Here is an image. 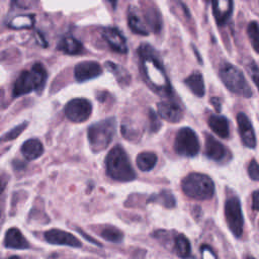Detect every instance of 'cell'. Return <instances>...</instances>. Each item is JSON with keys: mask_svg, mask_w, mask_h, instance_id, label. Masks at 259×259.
<instances>
[{"mask_svg": "<svg viewBox=\"0 0 259 259\" xmlns=\"http://www.w3.org/2000/svg\"><path fill=\"white\" fill-rule=\"evenodd\" d=\"M237 122L242 143L247 148L254 149L256 147V136L249 117L245 113L239 112L237 114Z\"/></svg>", "mask_w": 259, "mask_h": 259, "instance_id": "cell-10", "label": "cell"}, {"mask_svg": "<svg viewBox=\"0 0 259 259\" xmlns=\"http://www.w3.org/2000/svg\"><path fill=\"white\" fill-rule=\"evenodd\" d=\"M34 17L33 15H18L14 17L10 23L9 26L12 28H28L33 25Z\"/></svg>", "mask_w": 259, "mask_h": 259, "instance_id": "cell-27", "label": "cell"}, {"mask_svg": "<svg viewBox=\"0 0 259 259\" xmlns=\"http://www.w3.org/2000/svg\"><path fill=\"white\" fill-rule=\"evenodd\" d=\"M247 259H255V258H253V257H248Z\"/></svg>", "mask_w": 259, "mask_h": 259, "instance_id": "cell-38", "label": "cell"}, {"mask_svg": "<svg viewBox=\"0 0 259 259\" xmlns=\"http://www.w3.org/2000/svg\"><path fill=\"white\" fill-rule=\"evenodd\" d=\"M220 77L225 86L232 92L249 98L253 95L252 89L248 84L244 74L232 64L226 63L220 70Z\"/></svg>", "mask_w": 259, "mask_h": 259, "instance_id": "cell-6", "label": "cell"}, {"mask_svg": "<svg viewBox=\"0 0 259 259\" xmlns=\"http://www.w3.org/2000/svg\"><path fill=\"white\" fill-rule=\"evenodd\" d=\"M185 84L188 86V88L191 90L193 94H195L198 97H202L205 93V88H204V82L203 78L200 73L194 72L190 76H188L185 79Z\"/></svg>", "mask_w": 259, "mask_h": 259, "instance_id": "cell-21", "label": "cell"}, {"mask_svg": "<svg viewBox=\"0 0 259 259\" xmlns=\"http://www.w3.org/2000/svg\"><path fill=\"white\" fill-rule=\"evenodd\" d=\"M115 118L109 117L93 123L88 127V142L94 152H100L104 150L111 143L115 134Z\"/></svg>", "mask_w": 259, "mask_h": 259, "instance_id": "cell-5", "label": "cell"}, {"mask_svg": "<svg viewBox=\"0 0 259 259\" xmlns=\"http://www.w3.org/2000/svg\"><path fill=\"white\" fill-rule=\"evenodd\" d=\"M198 137L190 127H181L174 141L175 152L182 157H194L199 152Z\"/></svg>", "mask_w": 259, "mask_h": 259, "instance_id": "cell-7", "label": "cell"}, {"mask_svg": "<svg viewBox=\"0 0 259 259\" xmlns=\"http://www.w3.org/2000/svg\"><path fill=\"white\" fill-rule=\"evenodd\" d=\"M140 55L143 61L144 75L149 85L158 93L168 95L171 91L168 78L160 61L154 56L152 48L148 45H143L140 48Z\"/></svg>", "mask_w": 259, "mask_h": 259, "instance_id": "cell-1", "label": "cell"}, {"mask_svg": "<svg viewBox=\"0 0 259 259\" xmlns=\"http://www.w3.org/2000/svg\"><path fill=\"white\" fill-rule=\"evenodd\" d=\"M150 120H151L150 121L151 131L152 132H157L160 128V126H161V122L159 121L157 114L153 110L150 111Z\"/></svg>", "mask_w": 259, "mask_h": 259, "instance_id": "cell-31", "label": "cell"}, {"mask_svg": "<svg viewBox=\"0 0 259 259\" xmlns=\"http://www.w3.org/2000/svg\"><path fill=\"white\" fill-rule=\"evenodd\" d=\"M174 249L176 254L181 258H188L191 254V246L189 240L182 234H179L175 237Z\"/></svg>", "mask_w": 259, "mask_h": 259, "instance_id": "cell-23", "label": "cell"}, {"mask_svg": "<svg viewBox=\"0 0 259 259\" xmlns=\"http://www.w3.org/2000/svg\"><path fill=\"white\" fill-rule=\"evenodd\" d=\"M127 20H128L130 28L135 33H139V34H142V35H148L149 34L148 29L146 28L145 24L143 23V21L141 20V18L138 16L137 13H135L134 11L128 12Z\"/></svg>", "mask_w": 259, "mask_h": 259, "instance_id": "cell-24", "label": "cell"}, {"mask_svg": "<svg viewBox=\"0 0 259 259\" xmlns=\"http://www.w3.org/2000/svg\"><path fill=\"white\" fill-rule=\"evenodd\" d=\"M158 157L153 152H142L138 155L136 162L141 171H151L157 164Z\"/></svg>", "mask_w": 259, "mask_h": 259, "instance_id": "cell-22", "label": "cell"}, {"mask_svg": "<svg viewBox=\"0 0 259 259\" xmlns=\"http://www.w3.org/2000/svg\"><path fill=\"white\" fill-rule=\"evenodd\" d=\"M185 195L197 200H205L212 197L214 184L212 179L201 173L188 174L181 183Z\"/></svg>", "mask_w": 259, "mask_h": 259, "instance_id": "cell-4", "label": "cell"}, {"mask_svg": "<svg viewBox=\"0 0 259 259\" xmlns=\"http://www.w3.org/2000/svg\"><path fill=\"white\" fill-rule=\"evenodd\" d=\"M205 155L207 158L213 161L221 162L227 159L228 150L221 142H219L212 136L207 135L205 139Z\"/></svg>", "mask_w": 259, "mask_h": 259, "instance_id": "cell-15", "label": "cell"}, {"mask_svg": "<svg viewBox=\"0 0 259 259\" xmlns=\"http://www.w3.org/2000/svg\"><path fill=\"white\" fill-rule=\"evenodd\" d=\"M57 48L59 51H62L67 55H80L84 52L83 45L73 36L63 37L59 41Z\"/></svg>", "mask_w": 259, "mask_h": 259, "instance_id": "cell-20", "label": "cell"}, {"mask_svg": "<svg viewBox=\"0 0 259 259\" xmlns=\"http://www.w3.org/2000/svg\"><path fill=\"white\" fill-rule=\"evenodd\" d=\"M225 217L229 229L237 238L241 237L243 233L244 218L242 213L241 203L238 197L229 198L225 203Z\"/></svg>", "mask_w": 259, "mask_h": 259, "instance_id": "cell-8", "label": "cell"}, {"mask_svg": "<svg viewBox=\"0 0 259 259\" xmlns=\"http://www.w3.org/2000/svg\"><path fill=\"white\" fill-rule=\"evenodd\" d=\"M209 127L222 139H228L230 136L229 120L220 114H212L208 117Z\"/></svg>", "mask_w": 259, "mask_h": 259, "instance_id": "cell-18", "label": "cell"}, {"mask_svg": "<svg viewBox=\"0 0 259 259\" xmlns=\"http://www.w3.org/2000/svg\"><path fill=\"white\" fill-rule=\"evenodd\" d=\"M248 175L249 177L254 180V181H257L259 179V170H258V164H257V161L255 159H253L249 166H248Z\"/></svg>", "mask_w": 259, "mask_h": 259, "instance_id": "cell-30", "label": "cell"}, {"mask_svg": "<svg viewBox=\"0 0 259 259\" xmlns=\"http://www.w3.org/2000/svg\"><path fill=\"white\" fill-rule=\"evenodd\" d=\"M250 75L252 76L253 81H254V83L256 84V83H257V80H258V67H257V64H256L255 62H252L251 70H250Z\"/></svg>", "mask_w": 259, "mask_h": 259, "instance_id": "cell-33", "label": "cell"}, {"mask_svg": "<svg viewBox=\"0 0 259 259\" xmlns=\"http://www.w3.org/2000/svg\"><path fill=\"white\" fill-rule=\"evenodd\" d=\"M47 77L48 74L44 65L35 63L29 71H23L17 77L13 87V96L17 97L41 90L46 84Z\"/></svg>", "mask_w": 259, "mask_h": 259, "instance_id": "cell-3", "label": "cell"}, {"mask_svg": "<svg viewBox=\"0 0 259 259\" xmlns=\"http://www.w3.org/2000/svg\"><path fill=\"white\" fill-rule=\"evenodd\" d=\"M100 236L106 241L113 242V243L121 242L123 238V234L121 231H119L115 227H110V226L102 229V231L100 232Z\"/></svg>", "mask_w": 259, "mask_h": 259, "instance_id": "cell-26", "label": "cell"}, {"mask_svg": "<svg viewBox=\"0 0 259 259\" xmlns=\"http://www.w3.org/2000/svg\"><path fill=\"white\" fill-rule=\"evenodd\" d=\"M210 102H211L212 104H214V107H215V109H217L218 111H220V110H221V105H220V101H219V99H218V98H215V97L211 98Z\"/></svg>", "mask_w": 259, "mask_h": 259, "instance_id": "cell-35", "label": "cell"}, {"mask_svg": "<svg viewBox=\"0 0 259 259\" xmlns=\"http://www.w3.org/2000/svg\"><path fill=\"white\" fill-rule=\"evenodd\" d=\"M45 239L47 242L54 245H64L74 248H79L82 246L81 242L71 233L65 232L58 229H52L45 233Z\"/></svg>", "mask_w": 259, "mask_h": 259, "instance_id": "cell-11", "label": "cell"}, {"mask_svg": "<svg viewBox=\"0 0 259 259\" xmlns=\"http://www.w3.org/2000/svg\"><path fill=\"white\" fill-rule=\"evenodd\" d=\"M64 112L69 120L73 122H83L91 115L92 105L91 102L85 98H75L66 104Z\"/></svg>", "mask_w": 259, "mask_h": 259, "instance_id": "cell-9", "label": "cell"}, {"mask_svg": "<svg viewBox=\"0 0 259 259\" xmlns=\"http://www.w3.org/2000/svg\"><path fill=\"white\" fill-rule=\"evenodd\" d=\"M7 259H20V258L17 257V256H11V257H9V258H7Z\"/></svg>", "mask_w": 259, "mask_h": 259, "instance_id": "cell-37", "label": "cell"}, {"mask_svg": "<svg viewBox=\"0 0 259 259\" xmlns=\"http://www.w3.org/2000/svg\"><path fill=\"white\" fill-rule=\"evenodd\" d=\"M252 207L255 211H257L259 208V194L257 190H255L252 194Z\"/></svg>", "mask_w": 259, "mask_h": 259, "instance_id": "cell-34", "label": "cell"}, {"mask_svg": "<svg viewBox=\"0 0 259 259\" xmlns=\"http://www.w3.org/2000/svg\"><path fill=\"white\" fill-rule=\"evenodd\" d=\"M26 125H27V122L25 121V122H22L16 126H14L13 128H11L10 131H8L7 133H5L3 136L0 137V143L15 140L23 132V130L26 127Z\"/></svg>", "mask_w": 259, "mask_h": 259, "instance_id": "cell-29", "label": "cell"}, {"mask_svg": "<svg viewBox=\"0 0 259 259\" xmlns=\"http://www.w3.org/2000/svg\"><path fill=\"white\" fill-rule=\"evenodd\" d=\"M158 113L162 118L170 122H177L183 117V112L181 107L176 102L171 100L159 102Z\"/></svg>", "mask_w": 259, "mask_h": 259, "instance_id": "cell-14", "label": "cell"}, {"mask_svg": "<svg viewBox=\"0 0 259 259\" xmlns=\"http://www.w3.org/2000/svg\"><path fill=\"white\" fill-rule=\"evenodd\" d=\"M102 36L112 51L119 54H124L127 52V45H126L125 37L117 28H114V27L105 28L102 32Z\"/></svg>", "mask_w": 259, "mask_h": 259, "instance_id": "cell-13", "label": "cell"}, {"mask_svg": "<svg viewBox=\"0 0 259 259\" xmlns=\"http://www.w3.org/2000/svg\"><path fill=\"white\" fill-rule=\"evenodd\" d=\"M248 36L250 38V41L253 46V49L256 53H258V49H259V36H258V24L257 21H252L249 23L248 25Z\"/></svg>", "mask_w": 259, "mask_h": 259, "instance_id": "cell-28", "label": "cell"}, {"mask_svg": "<svg viewBox=\"0 0 259 259\" xmlns=\"http://www.w3.org/2000/svg\"><path fill=\"white\" fill-rule=\"evenodd\" d=\"M151 200H154L162 205H164L165 207H168V208H171V207H174L175 206V198L173 196V194L168 191V190H162L160 191L158 194H155L151 197Z\"/></svg>", "mask_w": 259, "mask_h": 259, "instance_id": "cell-25", "label": "cell"}, {"mask_svg": "<svg viewBox=\"0 0 259 259\" xmlns=\"http://www.w3.org/2000/svg\"><path fill=\"white\" fill-rule=\"evenodd\" d=\"M102 73L99 63L94 61H84L78 63L74 69V75L78 82H84L98 77Z\"/></svg>", "mask_w": 259, "mask_h": 259, "instance_id": "cell-12", "label": "cell"}, {"mask_svg": "<svg viewBox=\"0 0 259 259\" xmlns=\"http://www.w3.org/2000/svg\"><path fill=\"white\" fill-rule=\"evenodd\" d=\"M212 12L218 25H224L230 18L233 11V1L230 0H215L212 1Z\"/></svg>", "mask_w": 259, "mask_h": 259, "instance_id": "cell-16", "label": "cell"}, {"mask_svg": "<svg viewBox=\"0 0 259 259\" xmlns=\"http://www.w3.org/2000/svg\"><path fill=\"white\" fill-rule=\"evenodd\" d=\"M105 166L108 176L116 181L127 182L136 178V172L127 154L119 145H116L108 152L105 158Z\"/></svg>", "mask_w": 259, "mask_h": 259, "instance_id": "cell-2", "label": "cell"}, {"mask_svg": "<svg viewBox=\"0 0 259 259\" xmlns=\"http://www.w3.org/2000/svg\"><path fill=\"white\" fill-rule=\"evenodd\" d=\"M201 253H202V259H217L214 253L208 246H201Z\"/></svg>", "mask_w": 259, "mask_h": 259, "instance_id": "cell-32", "label": "cell"}, {"mask_svg": "<svg viewBox=\"0 0 259 259\" xmlns=\"http://www.w3.org/2000/svg\"><path fill=\"white\" fill-rule=\"evenodd\" d=\"M21 153L27 160H35L44 153V146L37 139H29L21 146Z\"/></svg>", "mask_w": 259, "mask_h": 259, "instance_id": "cell-19", "label": "cell"}, {"mask_svg": "<svg viewBox=\"0 0 259 259\" xmlns=\"http://www.w3.org/2000/svg\"><path fill=\"white\" fill-rule=\"evenodd\" d=\"M4 245L11 249H27L29 247L25 237L17 228H10L4 238Z\"/></svg>", "mask_w": 259, "mask_h": 259, "instance_id": "cell-17", "label": "cell"}, {"mask_svg": "<svg viewBox=\"0 0 259 259\" xmlns=\"http://www.w3.org/2000/svg\"><path fill=\"white\" fill-rule=\"evenodd\" d=\"M5 185H6V181L4 180L3 177H0V194H1V192L4 190Z\"/></svg>", "mask_w": 259, "mask_h": 259, "instance_id": "cell-36", "label": "cell"}]
</instances>
